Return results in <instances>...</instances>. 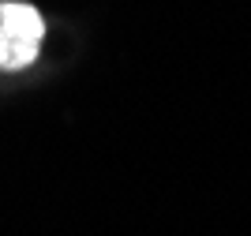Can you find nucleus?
<instances>
[{
    "instance_id": "f257e3e1",
    "label": "nucleus",
    "mask_w": 251,
    "mask_h": 236,
    "mask_svg": "<svg viewBox=\"0 0 251 236\" xmlns=\"http://www.w3.org/2000/svg\"><path fill=\"white\" fill-rule=\"evenodd\" d=\"M45 19L34 4L0 0V72L30 68L42 52Z\"/></svg>"
}]
</instances>
